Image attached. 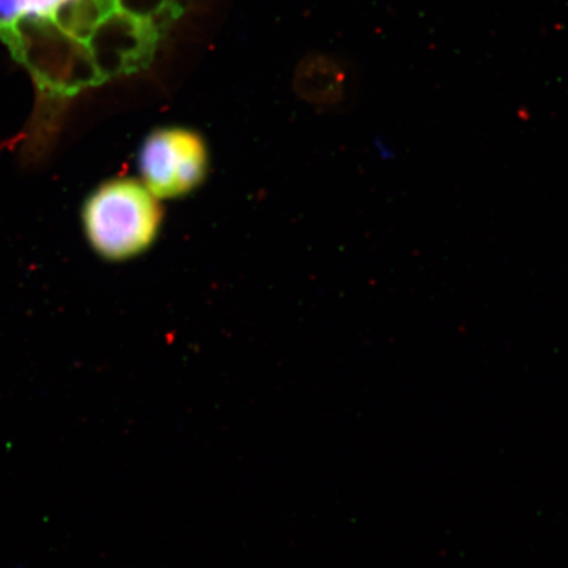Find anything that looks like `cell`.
I'll return each instance as SVG.
<instances>
[{"instance_id": "7a4b0ae2", "label": "cell", "mask_w": 568, "mask_h": 568, "mask_svg": "<svg viewBox=\"0 0 568 568\" xmlns=\"http://www.w3.org/2000/svg\"><path fill=\"white\" fill-rule=\"evenodd\" d=\"M82 219L94 251L105 260L124 261L154 243L162 212L148 187L122 178L103 183L88 197Z\"/></svg>"}, {"instance_id": "6da1fadb", "label": "cell", "mask_w": 568, "mask_h": 568, "mask_svg": "<svg viewBox=\"0 0 568 568\" xmlns=\"http://www.w3.org/2000/svg\"><path fill=\"white\" fill-rule=\"evenodd\" d=\"M0 40L45 95L71 97L104 82L87 42L71 38L49 16H20L0 24Z\"/></svg>"}, {"instance_id": "5b68a950", "label": "cell", "mask_w": 568, "mask_h": 568, "mask_svg": "<svg viewBox=\"0 0 568 568\" xmlns=\"http://www.w3.org/2000/svg\"><path fill=\"white\" fill-rule=\"evenodd\" d=\"M116 10L118 0H62L49 17L71 38L88 42L95 28Z\"/></svg>"}, {"instance_id": "277c9868", "label": "cell", "mask_w": 568, "mask_h": 568, "mask_svg": "<svg viewBox=\"0 0 568 568\" xmlns=\"http://www.w3.org/2000/svg\"><path fill=\"white\" fill-rule=\"evenodd\" d=\"M160 39L148 20L116 11L95 28L87 44L105 81L148 68Z\"/></svg>"}, {"instance_id": "9c48e42d", "label": "cell", "mask_w": 568, "mask_h": 568, "mask_svg": "<svg viewBox=\"0 0 568 568\" xmlns=\"http://www.w3.org/2000/svg\"><path fill=\"white\" fill-rule=\"evenodd\" d=\"M181 13L182 9L180 3H178V0H173L172 3L163 7L162 10L154 13L148 21L153 26L155 32L160 34V38H162V36L169 31V28L174 24V21L180 19Z\"/></svg>"}, {"instance_id": "3957f363", "label": "cell", "mask_w": 568, "mask_h": 568, "mask_svg": "<svg viewBox=\"0 0 568 568\" xmlns=\"http://www.w3.org/2000/svg\"><path fill=\"white\" fill-rule=\"evenodd\" d=\"M139 166L154 196H183L195 190L207 174V146L193 131L162 128L149 134L142 144Z\"/></svg>"}, {"instance_id": "8992f818", "label": "cell", "mask_w": 568, "mask_h": 568, "mask_svg": "<svg viewBox=\"0 0 568 568\" xmlns=\"http://www.w3.org/2000/svg\"><path fill=\"white\" fill-rule=\"evenodd\" d=\"M301 78L305 82V94L318 102L336 104L345 97L347 75L336 61L315 57L305 63Z\"/></svg>"}, {"instance_id": "52a82bcc", "label": "cell", "mask_w": 568, "mask_h": 568, "mask_svg": "<svg viewBox=\"0 0 568 568\" xmlns=\"http://www.w3.org/2000/svg\"><path fill=\"white\" fill-rule=\"evenodd\" d=\"M62 0H0V24L20 16H51Z\"/></svg>"}, {"instance_id": "ba28073f", "label": "cell", "mask_w": 568, "mask_h": 568, "mask_svg": "<svg viewBox=\"0 0 568 568\" xmlns=\"http://www.w3.org/2000/svg\"><path fill=\"white\" fill-rule=\"evenodd\" d=\"M173 0H118V9L134 19L148 20Z\"/></svg>"}]
</instances>
